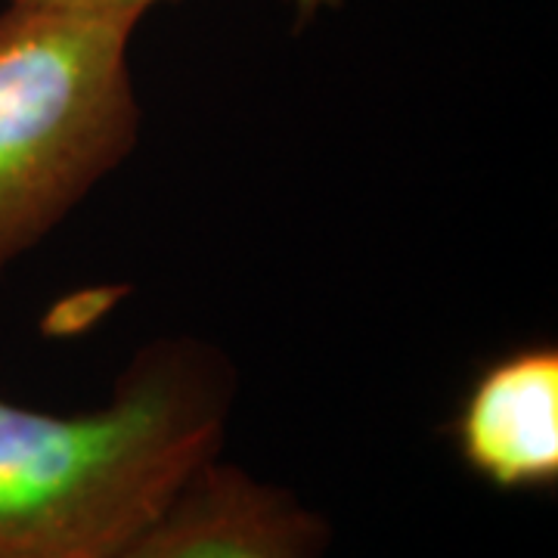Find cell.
Returning <instances> with one entry per match:
<instances>
[{
    "label": "cell",
    "instance_id": "obj_1",
    "mask_svg": "<svg viewBox=\"0 0 558 558\" xmlns=\"http://www.w3.org/2000/svg\"><path fill=\"white\" fill-rule=\"evenodd\" d=\"M240 376L196 336H161L97 410L0 395V558H119L220 457Z\"/></svg>",
    "mask_w": 558,
    "mask_h": 558
},
{
    "label": "cell",
    "instance_id": "obj_2",
    "mask_svg": "<svg viewBox=\"0 0 558 558\" xmlns=\"http://www.w3.org/2000/svg\"><path fill=\"white\" fill-rule=\"evenodd\" d=\"M143 13L7 0L0 13V274L69 218L140 140Z\"/></svg>",
    "mask_w": 558,
    "mask_h": 558
},
{
    "label": "cell",
    "instance_id": "obj_3",
    "mask_svg": "<svg viewBox=\"0 0 558 558\" xmlns=\"http://www.w3.org/2000/svg\"><path fill=\"white\" fill-rule=\"evenodd\" d=\"M329 539L292 490L215 457L119 558H323Z\"/></svg>",
    "mask_w": 558,
    "mask_h": 558
},
{
    "label": "cell",
    "instance_id": "obj_4",
    "mask_svg": "<svg viewBox=\"0 0 558 558\" xmlns=\"http://www.w3.org/2000/svg\"><path fill=\"white\" fill-rule=\"evenodd\" d=\"M453 440L497 490L558 484V348L524 344L490 360L459 400Z\"/></svg>",
    "mask_w": 558,
    "mask_h": 558
},
{
    "label": "cell",
    "instance_id": "obj_5",
    "mask_svg": "<svg viewBox=\"0 0 558 558\" xmlns=\"http://www.w3.org/2000/svg\"><path fill=\"white\" fill-rule=\"evenodd\" d=\"M292 13V28L304 32L314 20H319L329 10H339L344 0H282Z\"/></svg>",
    "mask_w": 558,
    "mask_h": 558
},
{
    "label": "cell",
    "instance_id": "obj_6",
    "mask_svg": "<svg viewBox=\"0 0 558 558\" xmlns=\"http://www.w3.org/2000/svg\"><path fill=\"white\" fill-rule=\"evenodd\" d=\"M69 3H97V7H119V10H137V13H149L159 3H171V0H69Z\"/></svg>",
    "mask_w": 558,
    "mask_h": 558
}]
</instances>
